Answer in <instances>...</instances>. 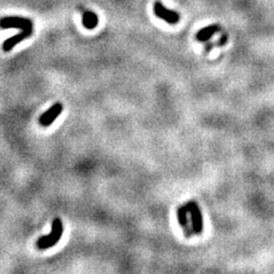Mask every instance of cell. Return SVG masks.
Returning <instances> with one entry per match:
<instances>
[{
  "mask_svg": "<svg viewBox=\"0 0 274 274\" xmlns=\"http://www.w3.org/2000/svg\"><path fill=\"white\" fill-rule=\"evenodd\" d=\"M31 34H32V29L23 30L21 33L15 34L14 37L9 38V39H7L2 45V49L5 51H9L14 46H15L16 44L21 43V41H23L24 39H27V38H29Z\"/></svg>",
  "mask_w": 274,
  "mask_h": 274,
  "instance_id": "obj_7",
  "label": "cell"
},
{
  "mask_svg": "<svg viewBox=\"0 0 274 274\" xmlns=\"http://www.w3.org/2000/svg\"><path fill=\"white\" fill-rule=\"evenodd\" d=\"M0 27L2 29H21V30H27L32 29V22L29 19H24V17H2L0 20Z\"/></svg>",
  "mask_w": 274,
  "mask_h": 274,
  "instance_id": "obj_3",
  "label": "cell"
},
{
  "mask_svg": "<svg viewBox=\"0 0 274 274\" xmlns=\"http://www.w3.org/2000/svg\"><path fill=\"white\" fill-rule=\"evenodd\" d=\"M153 12L159 19L163 20L164 22L168 24H176L180 21V15L175 10L168 9L167 7H164L160 1L154 2L153 5Z\"/></svg>",
  "mask_w": 274,
  "mask_h": 274,
  "instance_id": "obj_4",
  "label": "cell"
},
{
  "mask_svg": "<svg viewBox=\"0 0 274 274\" xmlns=\"http://www.w3.org/2000/svg\"><path fill=\"white\" fill-rule=\"evenodd\" d=\"M62 111H63V105H62L61 103H55L48 111L45 112L44 114L40 116V125L44 127L50 126L51 123L55 121V119H57V116L61 114Z\"/></svg>",
  "mask_w": 274,
  "mask_h": 274,
  "instance_id": "obj_5",
  "label": "cell"
},
{
  "mask_svg": "<svg viewBox=\"0 0 274 274\" xmlns=\"http://www.w3.org/2000/svg\"><path fill=\"white\" fill-rule=\"evenodd\" d=\"M219 30H221V26L216 25V24H214V25L206 26L197 33V40L198 41H207L210 39V38L214 36L216 32H218Z\"/></svg>",
  "mask_w": 274,
  "mask_h": 274,
  "instance_id": "obj_8",
  "label": "cell"
},
{
  "mask_svg": "<svg viewBox=\"0 0 274 274\" xmlns=\"http://www.w3.org/2000/svg\"><path fill=\"white\" fill-rule=\"evenodd\" d=\"M186 207L188 209V214L191 215L192 228H193L195 234H201L204 231V218H202L200 208H199L197 202L193 200L188 201Z\"/></svg>",
  "mask_w": 274,
  "mask_h": 274,
  "instance_id": "obj_2",
  "label": "cell"
},
{
  "mask_svg": "<svg viewBox=\"0 0 274 274\" xmlns=\"http://www.w3.org/2000/svg\"><path fill=\"white\" fill-rule=\"evenodd\" d=\"M187 214H188V209L186 207V205L182 206V207L177 209L178 223H180L182 228H183L185 236H186V238H191V236L194 234V231L193 228H192V225H190V223H188Z\"/></svg>",
  "mask_w": 274,
  "mask_h": 274,
  "instance_id": "obj_6",
  "label": "cell"
},
{
  "mask_svg": "<svg viewBox=\"0 0 274 274\" xmlns=\"http://www.w3.org/2000/svg\"><path fill=\"white\" fill-rule=\"evenodd\" d=\"M62 234H63V224H62L61 219L57 217L54 219L53 224H51V232L48 235L40 236L37 241V247L41 250L50 248L60 241Z\"/></svg>",
  "mask_w": 274,
  "mask_h": 274,
  "instance_id": "obj_1",
  "label": "cell"
},
{
  "mask_svg": "<svg viewBox=\"0 0 274 274\" xmlns=\"http://www.w3.org/2000/svg\"><path fill=\"white\" fill-rule=\"evenodd\" d=\"M82 24L88 30L95 29L96 25L98 24V17L92 12H85L84 15H82Z\"/></svg>",
  "mask_w": 274,
  "mask_h": 274,
  "instance_id": "obj_9",
  "label": "cell"
}]
</instances>
